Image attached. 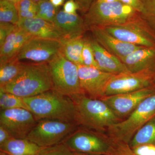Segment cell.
Masks as SVG:
<instances>
[{"mask_svg":"<svg viewBox=\"0 0 155 155\" xmlns=\"http://www.w3.org/2000/svg\"><path fill=\"white\" fill-rule=\"evenodd\" d=\"M23 99L37 121L50 119L77 125L75 104L70 97L52 89Z\"/></svg>","mask_w":155,"mask_h":155,"instance_id":"cell-1","label":"cell"},{"mask_svg":"<svg viewBox=\"0 0 155 155\" xmlns=\"http://www.w3.org/2000/svg\"><path fill=\"white\" fill-rule=\"evenodd\" d=\"M0 89L22 98L35 96L53 89L49 64L25 63L20 74L10 83L0 87Z\"/></svg>","mask_w":155,"mask_h":155,"instance_id":"cell-2","label":"cell"},{"mask_svg":"<svg viewBox=\"0 0 155 155\" xmlns=\"http://www.w3.org/2000/svg\"><path fill=\"white\" fill-rule=\"evenodd\" d=\"M71 98L76 108L77 125L104 134L108 127L122 121L101 100L91 98L85 94Z\"/></svg>","mask_w":155,"mask_h":155,"instance_id":"cell-3","label":"cell"},{"mask_svg":"<svg viewBox=\"0 0 155 155\" xmlns=\"http://www.w3.org/2000/svg\"><path fill=\"white\" fill-rule=\"evenodd\" d=\"M138 12L119 1L104 2L94 0L84 19L87 30L92 27L104 28L120 25L129 21Z\"/></svg>","mask_w":155,"mask_h":155,"instance_id":"cell-4","label":"cell"},{"mask_svg":"<svg viewBox=\"0 0 155 155\" xmlns=\"http://www.w3.org/2000/svg\"><path fill=\"white\" fill-rule=\"evenodd\" d=\"M155 116V94L144 100L127 118L108 127L105 134L112 140L129 143L136 133Z\"/></svg>","mask_w":155,"mask_h":155,"instance_id":"cell-5","label":"cell"},{"mask_svg":"<svg viewBox=\"0 0 155 155\" xmlns=\"http://www.w3.org/2000/svg\"><path fill=\"white\" fill-rule=\"evenodd\" d=\"M53 89L71 98L84 94L81 86L78 67L61 52L50 63Z\"/></svg>","mask_w":155,"mask_h":155,"instance_id":"cell-6","label":"cell"},{"mask_svg":"<svg viewBox=\"0 0 155 155\" xmlns=\"http://www.w3.org/2000/svg\"><path fill=\"white\" fill-rule=\"evenodd\" d=\"M77 124L56 120H40L26 139L41 147L62 143L74 132Z\"/></svg>","mask_w":155,"mask_h":155,"instance_id":"cell-7","label":"cell"},{"mask_svg":"<svg viewBox=\"0 0 155 155\" xmlns=\"http://www.w3.org/2000/svg\"><path fill=\"white\" fill-rule=\"evenodd\" d=\"M102 28L125 42L144 47L155 48V36L138 13L123 24Z\"/></svg>","mask_w":155,"mask_h":155,"instance_id":"cell-8","label":"cell"},{"mask_svg":"<svg viewBox=\"0 0 155 155\" xmlns=\"http://www.w3.org/2000/svg\"><path fill=\"white\" fill-rule=\"evenodd\" d=\"M63 143L72 152L78 153L110 155L111 152V143L108 137L95 132L77 130Z\"/></svg>","mask_w":155,"mask_h":155,"instance_id":"cell-9","label":"cell"},{"mask_svg":"<svg viewBox=\"0 0 155 155\" xmlns=\"http://www.w3.org/2000/svg\"><path fill=\"white\" fill-rule=\"evenodd\" d=\"M155 72L145 70L114 75L108 82L104 96L131 92L152 86Z\"/></svg>","mask_w":155,"mask_h":155,"instance_id":"cell-10","label":"cell"},{"mask_svg":"<svg viewBox=\"0 0 155 155\" xmlns=\"http://www.w3.org/2000/svg\"><path fill=\"white\" fill-rule=\"evenodd\" d=\"M37 123L32 113L26 109L16 108L1 110L0 126L8 130L14 138H26Z\"/></svg>","mask_w":155,"mask_h":155,"instance_id":"cell-11","label":"cell"},{"mask_svg":"<svg viewBox=\"0 0 155 155\" xmlns=\"http://www.w3.org/2000/svg\"><path fill=\"white\" fill-rule=\"evenodd\" d=\"M155 94V87L152 85L131 92L104 97L100 99L122 120L129 116L144 100Z\"/></svg>","mask_w":155,"mask_h":155,"instance_id":"cell-12","label":"cell"},{"mask_svg":"<svg viewBox=\"0 0 155 155\" xmlns=\"http://www.w3.org/2000/svg\"><path fill=\"white\" fill-rule=\"evenodd\" d=\"M60 41L32 38L26 42L16 57L19 61L50 63L61 52Z\"/></svg>","mask_w":155,"mask_h":155,"instance_id":"cell-13","label":"cell"},{"mask_svg":"<svg viewBox=\"0 0 155 155\" xmlns=\"http://www.w3.org/2000/svg\"><path fill=\"white\" fill-rule=\"evenodd\" d=\"M81 86L89 97L100 99L104 96L106 87L116 74L103 71L94 67L77 65Z\"/></svg>","mask_w":155,"mask_h":155,"instance_id":"cell-14","label":"cell"},{"mask_svg":"<svg viewBox=\"0 0 155 155\" xmlns=\"http://www.w3.org/2000/svg\"><path fill=\"white\" fill-rule=\"evenodd\" d=\"M89 30L92 34L93 38L100 45L120 61L135 50L144 47L122 41L101 27H92Z\"/></svg>","mask_w":155,"mask_h":155,"instance_id":"cell-15","label":"cell"},{"mask_svg":"<svg viewBox=\"0 0 155 155\" xmlns=\"http://www.w3.org/2000/svg\"><path fill=\"white\" fill-rule=\"evenodd\" d=\"M63 39L83 36L87 29L84 19L78 14L59 11L53 22Z\"/></svg>","mask_w":155,"mask_h":155,"instance_id":"cell-16","label":"cell"},{"mask_svg":"<svg viewBox=\"0 0 155 155\" xmlns=\"http://www.w3.org/2000/svg\"><path fill=\"white\" fill-rule=\"evenodd\" d=\"M16 25L34 38L63 40L54 23L38 17L19 19Z\"/></svg>","mask_w":155,"mask_h":155,"instance_id":"cell-17","label":"cell"},{"mask_svg":"<svg viewBox=\"0 0 155 155\" xmlns=\"http://www.w3.org/2000/svg\"><path fill=\"white\" fill-rule=\"evenodd\" d=\"M121 61L130 72L145 70H152L155 72V48H140Z\"/></svg>","mask_w":155,"mask_h":155,"instance_id":"cell-18","label":"cell"},{"mask_svg":"<svg viewBox=\"0 0 155 155\" xmlns=\"http://www.w3.org/2000/svg\"><path fill=\"white\" fill-rule=\"evenodd\" d=\"M90 39L95 59L101 70L116 75L129 72L119 58L105 49L93 38Z\"/></svg>","mask_w":155,"mask_h":155,"instance_id":"cell-19","label":"cell"},{"mask_svg":"<svg viewBox=\"0 0 155 155\" xmlns=\"http://www.w3.org/2000/svg\"><path fill=\"white\" fill-rule=\"evenodd\" d=\"M32 38L17 25L0 47V64L17 57L24 45Z\"/></svg>","mask_w":155,"mask_h":155,"instance_id":"cell-20","label":"cell"},{"mask_svg":"<svg viewBox=\"0 0 155 155\" xmlns=\"http://www.w3.org/2000/svg\"><path fill=\"white\" fill-rule=\"evenodd\" d=\"M42 148L26 138H12L0 145V151L8 155H38Z\"/></svg>","mask_w":155,"mask_h":155,"instance_id":"cell-21","label":"cell"},{"mask_svg":"<svg viewBox=\"0 0 155 155\" xmlns=\"http://www.w3.org/2000/svg\"><path fill=\"white\" fill-rule=\"evenodd\" d=\"M85 37L83 36L61 41V53L64 58L77 65H83L82 53Z\"/></svg>","mask_w":155,"mask_h":155,"instance_id":"cell-22","label":"cell"},{"mask_svg":"<svg viewBox=\"0 0 155 155\" xmlns=\"http://www.w3.org/2000/svg\"><path fill=\"white\" fill-rule=\"evenodd\" d=\"M17 58L0 64V87L5 86L20 74L25 66Z\"/></svg>","mask_w":155,"mask_h":155,"instance_id":"cell-23","label":"cell"},{"mask_svg":"<svg viewBox=\"0 0 155 155\" xmlns=\"http://www.w3.org/2000/svg\"><path fill=\"white\" fill-rule=\"evenodd\" d=\"M143 144H155V116L136 133L128 143L130 147Z\"/></svg>","mask_w":155,"mask_h":155,"instance_id":"cell-24","label":"cell"},{"mask_svg":"<svg viewBox=\"0 0 155 155\" xmlns=\"http://www.w3.org/2000/svg\"><path fill=\"white\" fill-rule=\"evenodd\" d=\"M138 13L155 37V0H139Z\"/></svg>","mask_w":155,"mask_h":155,"instance_id":"cell-25","label":"cell"},{"mask_svg":"<svg viewBox=\"0 0 155 155\" xmlns=\"http://www.w3.org/2000/svg\"><path fill=\"white\" fill-rule=\"evenodd\" d=\"M0 107L2 110L22 108L29 111L23 98L0 89Z\"/></svg>","mask_w":155,"mask_h":155,"instance_id":"cell-26","label":"cell"},{"mask_svg":"<svg viewBox=\"0 0 155 155\" xmlns=\"http://www.w3.org/2000/svg\"><path fill=\"white\" fill-rule=\"evenodd\" d=\"M19 20L16 6L7 0L0 1V22L17 25Z\"/></svg>","mask_w":155,"mask_h":155,"instance_id":"cell-27","label":"cell"},{"mask_svg":"<svg viewBox=\"0 0 155 155\" xmlns=\"http://www.w3.org/2000/svg\"><path fill=\"white\" fill-rule=\"evenodd\" d=\"M59 11L49 0H42L37 3L36 17L53 23Z\"/></svg>","mask_w":155,"mask_h":155,"instance_id":"cell-28","label":"cell"},{"mask_svg":"<svg viewBox=\"0 0 155 155\" xmlns=\"http://www.w3.org/2000/svg\"><path fill=\"white\" fill-rule=\"evenodd\" d=\"M15 6L19 19L36 17L37 4L32 0H21Z\"/></svg>","mask_w":155,"mask_h":155,"instance_id":"cell-29","label":"cell"},{"mask_svg":"<svg viewBox=\"0 0 155 155\" xmlns=\"http://www.w3.org/2000/svg\"><path fill=\"white\" fill-rule=\"evenodd\" d=\"M82 58L83 65L86 67H94L100 69L95 59L93 50L91 44L90 38H85V41L82 50Z\"/></svg>","mask_w":155,"mask_h":155,"instance_id":"cell-30","label":"cell"},{"mask_svg":"<svg viewBox=\"0 0 155 155\" xmlns=\"http://www.w3.org/2000/svg\"><path fill=\"white\" fill-rule=\"evenodd\" d=\"M38 155H75L63 143L47 147L42 148Z\"/></svg>","mask_w":155,"mask_h":155,"instance_id":"cell-31","label":"cell"},{"mask_svg":"<svg viewBox=\"0 0 155 155\" xmlns=\"http://www.w3.org/2000/svg\"><path fill=\"white\" fill-rule=\"evenodd\" d=\"M111 145V155H135L128 143L110 139Z\"/></svg>","mask_w":155,"mask_h":155,"instance_id":"cell-32","label":"cell"},{"mask_svg":"<svg viewBox=\"0 0 155 155\" xmlns=\"http://www.w3.org/2000/svg\"><path fill=\"white\" fill-rule=\"evenodd\" d=\"M130 148L135 155H155V144H140Z\"/></svg>","mask_w":155,"mask_h":155,"instance_id":"cell-33","label":"cell"},{"mask_svg":"<svg viewBox=\"0 0 155 155\" xmlns=\"http://www.w3.org/2000/svg\"><path fill=\"white\" fill-rule=\"evenodd\" d=\"M16 27L17 25L9 22H0V47L2 45L6 38Z\"/></svg>","mask_w":155,"mask_h":155,"instance_id":"cell-34","label":"cell"},{"mask_svg":"<svg viewBox=\"0 0 155 155\" xmlns=\"http://www.w3.org/2000/svg\"><path fill=\"white\" fill-rule=\"evenodd\" d=\"M79 10V7L74 0H69L65 3L64 11L69 14H76L77 10Z\"/></svg>","mask_w":155,"mask_h":155,"instance_id":"cell-35","label":"cell"},{"mask_svg":"<svg viewBox=\"0 0 155 155\" xmlns=\"http://www.w3.org/2000/svg\"><path fill=\"white\" fill-rule=\"evenodd\" d=\"M79 7V10L86 13L94 0H74Z\"/></svg>","mask_w":155,"mask_h":155,"instance_id":"cell-36","label":"cell"},{"mask_svg":"<svg viewBox=\"0 0 155 155\" xmlns=\"http://www.w3.org/2000/svg\"><path fill=\"white\" fill-rule=\"evenodd\" d=\"M14 138L10 133L5 128L0 126V145L4 144L6 141Z\"/></svg>","mask_w":155,"mask_h":155,"instance_id":"cell-37","label":"cell"},{"mask_svg":"<svg viewBox=\"0 0 155 155\" xmlns=\"http://www.w3.org/2000/svg\"><path fill=\"white\" fill-rule=\"evenodd\" d=\"M121 2L132 7L137 12L140 9V2L139 0H119Z\"/></svg>","mask_w":155,"mask_h":155,"instance_id":"cell-38","label":"cell"},{"mask_svg":"<svg viewBox=\"0 0 155 155\" xmlns=\"http://www.w3.org/2000/svg\"><path fill=\"white\" fill-rule=\"evenodd\" d=\"M49 1L56 8H58L63 5L65 0H49Z\"/></svg>","mask_w":155,"mask_h":155,"instance_id":"cell-39","label":"cell"},{"mask_svg":"<svg viewBox=\"0 0 155 155\" xmlns=\"http://www.w3.org/2000/svg\"><path fill=\"white\" fill-rule=\"evenodd\" d=\"M7 1H8L10 2L13 3L14 5H16L19 3L21 0H7Z\"/></svg>","mask_w":155,"mask_h":155,"instance_id":"cell-40","label":"cell"},{"mask_svg":"<svg viewBox=\"0 0 155 155\" xmlns=\"http://www.w3.org/2000/svg\"><path fill=\"white\" fill-rule=\"evenodd\" d=\"M101 2H116V1H119V0H99Z\"/></svg>","mask_w":155,"mask_h":155,"instance_id":"cell-41","label":"cell"},{"mask_svg":"<svg viewBox=\"0 0 155 155\" xmlns=\"http://www.w3.org/2000/svg\"><path fill=\"white\" fill-rule=\"evenodd\" d=\"M0 155H8L5 153H4V152L0 151Z\"/></svg>","mask_w":155,"mask_h":155,"instance_id":"cell-42","label":"cell"},{"mask_svg":"<svg viewBox=\"0 0 155 155\" xmlns=\"http://www.w3.org/2000/svg\"><path fill=\"white\" fill-rule=\"evenodd\" d=\"M32 1L37 4V3L39 2L40 1H42V0H32Z\"/></svg>","mask_w":155,"mask_h":155,"instance_id":"cell-43","label":"cell"},{"mask_svg":"<svg viewBox=\"0 0 155 155\" xmlns=\"http://www.w3.org/2000/svg\"><path fill=\"white\" fill-rule=\"evenodd\" d=\"M153 85L155 87V76L154 78L153 81Z\"/></svg>","mask_w":155,"mask_h":155,"instance_id":"cell-44","label":"cell"},{"mask_svg":"<svg viewBox=\"0 0 155 155\" xmlns=\"http://www.w3.org/2000/svg\"><path fill=\"white\" fill-rule=\"evenodd\" d=\"M81 154V153H80ZM82 155H111L109 154H101V155H89V154H81Z\"/></svg>","mask_w":155,"mask_h":155,"instance_id":"cell-45","label":"cell"},{"mask_svg":"<svg viewBox=\"0 0 155 155\" xmlns=\"http://www.w3.org/2000/svg\"><path fill=\"white\" fill-rule=\"evenodd\" d=\"M75 153V155H82L80 153Z\"/></svg>","mask_w":155,"mask_h":155,"instance_id":"cell-46","label":"cell"},{"mask_svg":"<svg viewBox=\"0 0 155 155\" xmlns=\"http://www.w3.org/2000/svg\"></svg>","mask_w":155,"mask_h":155,"instance_id":"cell-47","label":"cell"}]
</instances>
